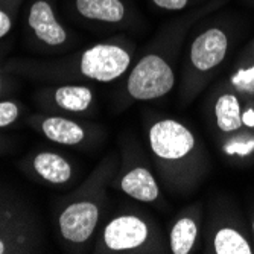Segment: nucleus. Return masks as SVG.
Wrapping results in <instances>:
<instances>
[{
	"mask_svg": "<svg viewBox=\"0 0 254 254\" xmlns=\"http://www.w3.org/2000/svg\"><path fill=\"white\" fill-rule=\"evenodd\" d=\"M198 17L180 18L161 31L149 51L135 63L127 78V93L134 101H155L169 95L175 85V72L169 61L175 49L190 26V23Z\"/></svg>",
	"mask_w": 254,
	"mask_h": 254,
	"instance_id": "1",
	"label": "nucleus"
},
{
	"mask_svg": "<svg viewBox=\"0 0 254 254\" xmlns=\"http://www.w3.org/2000/svg\"><path fill=\"white\" fill-rule=\"evenodd\" d=\"M251 58H253V63H254V41H253V46H251Z\"/></svg>",
	"mask_w": 254,
	"mask_h": 254,
	"instance_id": "23",
	"label": "nucleus"
},
{
	"mask_svg": "<svg viewBox=\"0 0 254 254\" xmlns=\"http://www.w3.org/2000/svg\"><path fill=\"white\" fill-rule=\"evenodd\" d=\"M38 131L48 140L64 146L81 145L87 137V131L81 124L63 116H46L40 119Z\"/></svg>",
	"mask_w": 254,
	"mask_h": 254,
	"instance_id": "12",
	"label": "nucleus"
},
{
	"mask_svg": "<svg viewBox=\"0 0 254 254\" xmlns=\"http://www.w3.org/2000/svg\"><path fill=\"white\" fill-rule=\"evenodd\" d=\"M23 2L25 0H0V40L12 31Z\"/></svg>",
	"mask_w": 254,
	"mask_h": 254,
	"instance_id": "17",
	"label": "nucleus"
},
{
	"mask_svg": "<svg viewBox=\"0 0 254 254\" xmlns=\"http://www.w3.org/2000/svg\"><path fill=\"white\" fill-rule=\"evenodd\" d=\"M132 54L134 43L127 37H114L84 49L75 60L76 70L95 82H113L128 72Z\"/></svg>",
	"mask_w": 254,
	"mask_h": 254,
	"instance_id": "4",
	"label": "nucleus"
},
{
	"mask_svg": "<svg viewBox=\"0 0 254 254\" xmlns=\"http://www.w3.org/2000/svg\"><path fill=\"white\" fill-rule=\"evenodd\" d=\"M215 111V122L221 132L230 134L236 132L244 127L242 122V110L241 102L233 93H222L218 96L213 105Z\"/></svg>",
	"mask_w": 254,
	"mask_h": 254,
	"instance_id": "15",
	"label": "nucleus"
},
{
	"mask_svg": "<svg viewBox=\"0 0 254 254\" xmlns=\"http://www.w3.org/2000/svg\"><path fill=\"white\" fill-rule=\"evenodd\" d=\"M25 26L31 38L48 49H61L72 38L57 14L54 0H29Z\"/></svg>",
	"mask_w": 254,
	"mask_h": 254,
	"instance_id": "7",
	"label": "nucleus"
},
{
	"mask_svg": "<svg viewBox=\"0 0 254 254\" xmlns=\"http://www.w3.org/2000/svg\"><path fill=\"white\" fill-rule=\"evenodd\" d=\"M55 108L67 113H84L95 101L93 90L87 85H60L49 91Z\"/></svg>",
	"mask_w": 254,
	"mask_h": 254,
	"instance_id": "13",
	"label": "nucleus"
},
{
	"mask_svg": "<svg viewBox=\"0 0 254 254\" xmlns=\"http://www.w3.org/2000/svg\"><path fill=\"white\" fill-rule=\"evenodd\" d=\"M213 253L216 254H251L253 247L248 239L233 227H221L212 241Z\"/></svg>",
	"mask_w": 254,
	"mask_h": 254,
	"instance_id": "16",
	"label": "nucleus"
},
{
	"mask_svg": "<svg viewBox=\"0 0 254 254\" xmlns=\"http://www.w3.org/2000/svg\"><path fill=\"white\" fill-rule=\"evenodd\" d=\"M242 122L244 127L254 128V108H247L245 111H242Z\"/></svg>",
	"mask_w": 254,
	"mask_h": 254,
	"instance_id": "21",
	"label": "nucleus"
},
{
	"mask_svg": "<svg viewBox=\"0 0 254 254\" xmlns=\"http://www.w3.org/2000/svg\"><path fill=\"white\" fill-rule=\"evenodd\" d=\"M119 189L127 196L140 202H154L161 195L157 178L146 166L128 169L119 180Z\"/></svg>",
	"mask_w": 254,
	"mask_h": 254,
	"instance_id": "10",
	"label": "nucleus"
},
{
	"mask_svg": "<svg viewBox=\"0 0 254 254\" xmlns=\"http://www.w3.org/2000/svg\"><path fill=\"white\" fill-rule=\"evenodd\" d=\"M20 116V107L14 101H0V128L11 127Z\"/></svg>",
	"mask_w": 254,
	"mask_h": 254,
	"instance_id": "18",
	"label": "nucleus"
},
{
	"mask_svg": "<svg viewBox=\"0 0 254 254\" xmlns=\"http://www.w3.org/2000/svg\"><path fill=\"white\" fill-rule=\"evenodd\" d=\"M73 14L102 28H128L134 23V8L128 0H72Z\"/></svg>",
	"mask_w": 254,
	"mask_h": 254,
	"instance_id": "8",
	"label": "nucleus"
},
{
	"mask_svg": "<svg viewBox=\"0 0 254 254\" xmlns=\"http://www.w3.org/2000/svg\"><path fill=\"white\" fill-rule=\"evenodd\" d=\"M155 9L165 12H180L188 9L192 0H149Z\"/></svg>",
	"mask_w": 254,
	"mask_h": 254,
	"instance_id": "19",
	"label": "nucleus"
},
{
	"mask_svg": "<svg viewBox=\"0 0 254 254\" xmlns=\"http://www.w3.org/2000/svg\"><path fill=\"white\" fill-rule=\"evenodd\" d=\"M157 241V230L148 218L121 213L105 224L96 250L99 253H154Z\"/></svg>",
	"mask_w": 254,
	"mask_h": 254,
	"instance_id": "5",
	"label": "nucleus"
},
{
	"mask_svg": "<svg viewBox=\"0 0 254 254\" xmlns=\"http://www.w3.org/2000/svg\"><path fill=\"white\" fill-rule=\"evenodd\" d=\"M38 242L35 218L20 204L0 201V254L34 253Z\"/></svg>",
	"mask_w": 254,
	"mask_h": 254,
	"instance_id": "6",
	"label": "nucleus"
},
{
	"mask_svg": "<svg viewBox=\"0 0 254 254\" xmlns=\"http://www.w3.org/2000/svg\"><path fill=\"white\" fill-rule=\"evenodd\" d=\"M114 171V158H107L88 181L72 196L58 215V230L72 248L85 245L98 230L102 207L107 201L105 183Z\"/></svg>",
	"mask_w": 254,
	"mask_h": 254,
	"instance_id": "2",
	"label": "nucleus"
},
{
	"mask_svg": "<svg viewBox=\"0 0 254 254\" xmlns=\"http://www.w3.org/2000/svg\"><path fill=\"white\" fill-rule=\"evenodd\" d=\"M254 149V138L248 142H242V143H232L224 148V151L230 155H247Z\"/></svg>",
	"mask_w": 254,
	"mask_h": 254,
	"instance_id": "20",
	"label": "nucleus"
},
{
	"mask_svg": "<svg viewBox=\"0 0 254 254\" xmlns=\"http://www.w3.org/2000/svg\"><path fill=\"white\" fill-rule=\"evenodd\" d=\"M148 143L165 181L193 165L198 152V140L192 129L169 118L155 121L151 125Z\"/></svg>",
	"mask_w": 254,
	"mask_h": 254,
	"instance_id": "3",
	"label": "nucleus"
},
{
	"mask_svg": "<svg viewBox=\"0 0 254 254\" xmlns=\"http://www.w3.org/2000/svg\"><path fill=\"white\" fill-rule=\"evenodd\" d=\"M3 76L2 75H0V95H2V91H3Z\"/></svg>",
	"mask_w": 254,
	"mask_h": 254,
	"instance_id": "22",
	"label": "nucleus"
},
{
	"mask_svg": "<svg viewBox=\"0 0 254 254\" xmlns=\"http://www.w3.org/2000/svg\"><path fill=\"white\" fill-rule=\"evenodd\" d=\"M199 230V216L190 212L180 216L171 227L169 250L172 254H189L195 248Z\"/></svg>",
	"mask_w": 254,
	"mask_h": 254,
	"instance_id": "14",
	"label": "nucleus"
},
{
	"mask_svg": "<svg viewBox=\"0 0 254 254\" xmlns=\"http://www.w3.org/2000/svg\"><path fill=\"white\" fill-rule=\"evenodd\" d=\"M230 48V38L224 28L209 26L201 31L189 46V68L198 73H207L221 65Z\"/></svg>",
	"mask_w": 254,
	"mask_h": 254,
	"instance_id": "9",
	"label": "nucleus"
},
{
	"mask_svg": "<svg viewBox=\"0 0 254 254\" xmlns=\"http://www.w3.org/2000/svg\"><path fill=\"white\" fill-rule=\"evenodd\" d=\"M251 228H253V233H254V219H253V222H251Z\"/></svg>",
	"mask_w": 254,
	"mask_h": 254,
	"instance_id": "24",
	"label": "nucleus"
},
{
	"mask_svg": "<svg viewBox=\"0 0 254 254\" xmlns=\"http://www.w3.org/2000/svg\"><path fill=\"white\" fill-rule=\"evenodd\" d=\"M31 168L38 178L52 186H63L73 177V166L58 152L43 151L32 157Z\"/></svg>",
	"mask_w": 254,
	"mask_h": 254,
	"instance_id": "11",
	"label": "nucleus"
}]
</instances>
